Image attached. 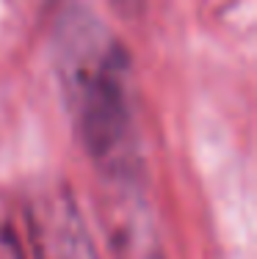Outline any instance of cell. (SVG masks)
Instances as JSON below:
<instances>
[{
	"label": "cell",
	"mask_w": 257,
	"mask_h": 259,
	"mask_svg": "<svg viewBox=\"0 0 257 259\" xmlns=\"http://www.w3.org/2000/svg\"><path fill=\"white\" fill-rule=\"evenodd\" d=\"M105 215L114 259H166L152 212L141 199V182L111 185Z\"/></svg>",
	"instance_id": "3957f363"
},
{
	"label": "cell",
	"mask_w": 257,
	"mask_h": 259,
	"mask_svg": "<svg viewBox=\"0 0 257 259\" xmlns=\"http://www.w3.org/2000/svg\"><path fill=\"white\" fill-rule=\"evenodd\" d=\"M114 6H116V11L125 14V17H138L141 14L144 0H114Z\"/></svg>",
	"instance_id": "5b68a950"
},
{
	"label": "cell",
	"mask_w": 257,
	"mask_h": 259,
	"mask_svg": "<svg viewBox=\"0 0 257 259\" xmlns=\"http://www.w3.org/2000/svg\"><path fill=\"white\" fill-rule=\"evenodd\" d=\"M56 72L86 155L108 185L141 182L130 64L91 11L72 6L56 25Z\"/></svg>",
	"instance_id": "6da1fadb"
},
{
	"label": "cell",
	"mask_w": 257,
	"mask_h": 259,
	"mask_svg": "<svg viewBox=\"0 0 257 259\" xmlns=\"http://www.w3.org/2000/svg\"><path fill=\"white\" fill-rule=\"evenodd\" d=\"M0 259H25L22 245L17 240V229L3 215H0Z\"/></svg>",
	"instance_id": "277c9868"
},
{
	"label": "cell",
	"mask_w": 257,
	"mask_h": 259,
	"mask_svg": "<svg viewBox=\"0 0 257 259\" xmlns=\"http://www.w3.org/2000/svg\"><path fill=\"white\" fill-rule=\"evenodd\" d=\"M28 234L36 259H100L81 209L61 185L33 196L28 207Z\"/></svg>",
	"instance_id": "7a4b0ae2"
}]
</instances>
